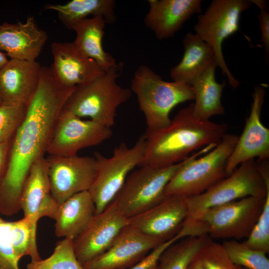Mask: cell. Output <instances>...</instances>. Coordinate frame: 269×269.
Instances as JSON below:
<instances>
[{
    "instance_id": "obj_10",
    "label": "cell",
    "mask_w": 269,
    "mask_h": 269,
    "mask_svg": "<svg viewBox=\"0 0 269 269\" xmlns=\"http://www.w3.org/2000/svg\"><path fill=\"white\" fill-rule=\"evenodd\" d=\"M265 198L249 196L211 208L199 222L211 239H247L259 219Z\"/></svg>"
},
{
    "instance_id": "obj_14",
    "label": "cell",
    "mask_w": 269,
    "mask_h": 269,
    "mask_svg": "<svg viewBox=\"0 0 269 269\" xmlns=\"http://www.w3.org/2000/svg\"><path fill=\"white\" fill-rule=\"evenodd\" d=\"M128 220L113 202L102 212L95 214L84 230L73 240L79 262L83 265L106 251L128 224Z\"/></svg>"
},
{
    "instance_id": "obj_38",
    "label": "cell",
    "mask_w": 269,
    "mask_h": 269,
    "mask_svg": "<svg viewBox=\"0 0 269 269\" xmlns=\"http://www.w3.org/2000/svg\"><path fill=\"white\" fill-rule=\"evenodd\" d=\"M187 269H204L197 256L190 263Z\"/></svg>"
},
{
    "instance_id": "obj_19",
    "label": "cell",
    "mask_w": 269,
    "mask_h": 269,
    "mask_svg": "<svg viewBox=\"0 0 269 269\" xmlns=\"http://www.w3.org/2000/svg\"><path fill=\"white\" fill-rule=\"evenodd\" d=\"M41 67L36 61L8 60L0 70L3 104L26 106L38 87Z\"/></svg>"
},
{
    "instance_id": "obj_9",
    "label": "cell",
    "mask_w": 269,
    "mask_h": 269,
    "mask_svg": "<svg viewBox=\"0 0 269 269\" xmlns=\"http://www.w3.org/2000/svg\"><path fill=\"white\" fill-rule=\"evenodd\" d=\"M181 162L162 167L140 166L130 173L112 202L128 219L155 206L166 196V186Z\"/></svg>"
},
{
    "instance_id": "obj_32",
    "label": "cell",
    "mask_w": 269,
    "mask_h": 269,
    "mask_svg": "<svg viewBox=\"0 0 269 269\" xmlns=\"http://www.w3.org/2000/svg\"><path fill=\"white\" fill-rule=\"evenodd\" d=\"M247 246L269 252V191L265 198L263 211L250 236L243 242Z\"/></svg>"
},
{
    "instance_id": "obj_4",
    "label": "cell",
    "mask_w": 269,
    "mask_h": 269,
    "mask_svg": "<svg viewBox=\"0 0 269 269\" xmlns=\"http://www.w3.org/2000/svg\"><path fill=\"white\" fill-rule=\"evenodd\" d=\"M238 139L226 134L216 145H208L182 161L165 189L167 195L200 194L228 176L226 166Z\"/></svg>"
},
{
    "instance_id": "obj_18",
    "label": "cell",
    "mask_w": 269,
    "mask_h": 269,
    "mask_svg": "<svg viewBox=\"0 0 269 269\" xmlns=\"http://www.w3.org/2000/svg\"><path fill=\"white\" fill-rule=\"evenodd\" d=\"M51 50L53 61L50 71L53 78L63 86L74 88L105 72L94 59L81 54L73 42H53Z\"/></svg>"
},
{
    "instance_id": "obj_8",
    "label": "cell",
    "mask_w": 269,
    "mask_h": 269,
    "mask_svg": "<svg viewBox=\"0 0 269 269\" xmlns=\"http://www.w3.org/2000/svg\"><path fill=\"white\" fill-rule=\"evenodd\" d=\"M251 3L247 0H213L204 13L199 14L194 27L195 34L212 48L217 66L234 89L240 86V83L227 66L222 52V43L239 30L241 14Z\"/></svg>"
},
{
    "instance_id": "obj_40",
    "label": "cell",
    "mask_w": 269,
    "mask_h": 269,
    "mask_svg": "<svg viewBox=\"0 0 269 269\" xmlns=\"http://www.w3.org/2000/svg\"><path fill=\"white\" fill-rule=\"evenodd\" d=\"M2 104H3L2 98L0 92V105H2Z\"/></svg>"
},
{
    "instance_id": "obj_30",
    "label": "cell",
    "mask_w": 269,
    "mask_h": 269,
    "mask_svg": "<svg viewBox=\"0 0 269 269\" xmlns=\"http://www.w3.org/2000/svg\"><path fill=\"white\" fill-rule=\"evenodd\" d=\"M231 261L247 269H269L267 253L251 248L239 241L231 239L222 244Z\"/></svg>"
},
{
    "instance_id": "obj_37",
    "label": "cell",
    "mask_w": 269,
    "mask_h": 269,
    "mask_svg": "<svg viewBox=\"0 0 269 269\" xmlns=\"http://www.w3.org/2000/svg\"><path fill=\"white\" fill-rule=\"evenodd\" d=\"M10 140L0 143V184L1 182L6 170V163L10 146Z\"/></svg>"
},
{
    "instance_id": "obj_27",
    "label": "cell",
    "mask_w": 269,
    "mask_h": 269,
    "mask_svg": "<svg viewBox=\"0 0 269 269\" xmlns=\"http://www.w3.org/2000/svg\"><path fill=\"white\" fill-rule=\"evenodd\" d=\"M210 239L207 234L190 236L172 243L162 253L154 269H187Z\"/></svg>"
},
{
    "instance_id": "obj_29",
    "label": "cell",
    "mask_w": 269,
    "mask_h": 269,
    "mask_svg": "<svg viewBox=\"0 0 269 269\" xmlns=\"http://www.w3.org/2000/svg\"><path fill=\"white\" fill-rule=\"evenodd\" d=\"M26 269H85L78 260L73 240L64 238L56 244L53 253L45 259L28 263Z\"/></svg>"
},
{
    "instance_id": "obj_28",
    "label": "cell",
    "mask_w": 269,
    "mask_h": 269,
    "mask_svg": "<svg viewBox=\"0 0 269 269\" xmlns=\"http://www.w3.org/2000/svg\"><path fill=\"white\" fill-rule=\"evenodd\" d=\"M8 224L12 245L18 258L20 260L29 256L31 262L40 260L36 243V228L29 220L24 217L19 220L8 221Z\"/></svg>"
},
{
    "instance_id": "obj_25",
    "label": "cell",
    "mask_w": 269,
    "mask_h": 269,
    "mask_svg": "<svg viewBox=\"0 0 269 269\" xmlns=\"http://www.w3.org/2000/svg\"><path fill=\"white\" fill-rule=\"evenodd\" d=\"M216 67L215 63L211 65L191 84L194 95L193 114L201 120H208L213 116L225 113L221 96L226 82L219 83L216 81Z\"/></svg>"
},
{
    "instance_id": "obj_13",
    "label": "cell",
    "mask_w": 269,
    "mask_h": 269,
    "mask_svg": "<svg viewBox=\"0 0 269 269\" xmlns=\"http://www.w3.org/2000/svg\"><path fill=\"white\" fill-rule=\"evenodd\" d=\"M265 94L264 86L254 87L250 115L227 161L228 176L245 161L256 157L259 160L269 158V129L263 125L261 120Z\"/></svg>"
},
{
    "instance_id": "obj_35",
    "label": "cell",
    "mask_w": 269,
    "mask_h": 269,
    "mask_svg": "<svg viewBox=\"0 0 269 269\" xmlns=\"http://www.w3.org/2000/svg\"><path fill=\"white\" fill-rule=\"evenodd\" d=\"M179 240V237L176 235L172 239L159 245L140 261L126 269H154L162 253L169 246Z\"/></svg>"
},
{
    "instance_id": "obj_5",
    "label": "cell",
    "mask_w": 269,
    "mask_h": 269,
    "mask_svg": "<svg viewBox=\"0 0 269 269\" xmlns=\"http://www.w3.org/2000/svg\"><path fill=\"white\" fill-rule=\"evenodd\" d=\"M131 90L137 97L147 125L146 131L154 132L168 126L169 114L177 105L193 100L192 86L181 82H167L147 65L139 66L131 81Z\"/></svg>"
},
{
    "instance_id": "obj_41",
    "label": "cell",
    "mask_w": 269,
    "mask_h": 269,
    "mask_svg": "<svg viewBox=\"0 0 269 269\" xmlns=\"http://www.w3.org/2000/svg\"><path fill=\"white\" fill-rule=\"evenodd\" d=\"M241 269H247L242 267Z\"/></svg>"
},
{
    "instance_id": "obj_16",
    "label": "cell",
    "mask_w": 269,
    "mask_h": 269,
    "mask_svg": "<svg viewBox=\"0 0 269 269\" xmlns=\"http://www.w3.org/2000/svg\"><path fill=\"white\" fill-rule=\"evenodd\" d=\"M187 213L185 197L167 195L160 203L128 219V222L144 235L164 242L180 230Z\"/></svg>"
},
{
    "instance_id": "obj_34",
    "label": "cell",
    "mask_w": 269,
    "mask_h": 269,
    "mask_svg": "<svg viewBox=\"0 0 269 269\" xmlns=\"http://www.w3.org/2000/svg\"><path fill=\"white\" fill-rule=\"evenodd\" d=\"M10 239L8 221L0 216V269H20Z\"/></svg>"
},
{
    "instance_id": "obj_17",
    "label": "cell",
    "mask_w": 269,
    "mask_h": 269,
    "mask_svg": "<svg viewBox=\"0 0 269 269\" xmlns=\"http://www.w3.org/2000/svg\"><path fill=\"white\" fill-rule=\"evenodd\" d=\"M59 205L51 194L48 162L43 157L36 161L29 171L21 192L20 209L24 217L37 228L41 217L54 219Z\"/></svg>"
},
{
    "instance_id": "obj_33",
    "label": "cell",
    "mask_w": 269,
    "mask_h": 269,
    "mask_svg": "<svg viewBox=\"0 0 269 269\" xmlns=\"http://www.w3.org/2000/svg\"><path fill=\"white\" fill-rule=\"evenodd\" d=\"M26 106L0 105V143L10 140L25 116Z\"/></svg>"
},
{
    "instance_id": "obj_7",
    "label": "cell",
    "mask_w": 269,
    "mask_h": 269,
    "mask_svg": "<svg viewBox=\"0 0 269 269\" xmlns=\"http://www.w3.org/2000/svg\"><path fill=\"white\" fill-rule=\"evenodd\" d=\"M145 146L146 140L142 135L131 147L122 142L115 147L110 157L94 153L96 172L88 191L95 204L96 214L112 202L131 171L139 165Z\"/></svg>"
},
{
    "instance_id": "obj_39",
    "label": "cell",
    "mask_w": 269,
    "mask_h": 269,
    "mask_svg": "<svg viewBox=\"0 0 269 269\" xmlns=\"http://www.w3.org/2000/svg\"><path fill=\"white\" fill-rule=\"evenodd\" d=\"M8 61L6 55L0 50V70Z\"/></svg>"
},
{
    "instance_id": "obj_15",
    "label": "cell",
    "mask_w": 269,
    "mask_h": 269,
    "mask_svg": "<svg viewBox=\"0 0 269 269\" xmlns=\"http://www.w3.org/2000/svg\"><path fill=\"white\" fill-rule=\"evenodd\" d=\"M162 243L128 224L106 251L82 265L85 269H126Z\"/></svg>"
},
{
    "instance_id": "obj_36",
    "label": "cell",
    "mask_w": 269,
    "mask_h": 269,
    "mask_svg": "<svg viewBox=\"0 0 269 269\" xmlns=\"http://www.w3.org/2000/svg\"><path fill=\"white\" fill-rule=\"evenodd\" d=\"M251 3L256 4L260 9L258 15L261 40L266 55L269 54V13L268 2L264 0H250Z\"/></svg>"
},
{
    "instance_id": "obj_23",
    "label": "cell",
    "mask_w": 269,
    "mask_h": 269,
    "mask_svg": "<svg viewBox=\"0 0 269 269\" xmlns=\"http://www.w3.org/2000/svg\"><path fill=\"white\" fill-rule=\"evenodd\" d=\"M183 44L182 58L171 68L170 76L173 81L191 85L211 65L216 64V58L212 48L195 33H187Z\"/></svg>"
},
{
    "instance_id": "obj_6",
    "label": "cell",
    "mask_w": 269,
    "mask_h": 269,
    "mask_svg": "<svg viewBox=\"0 0 269 269\" xmlns=\"http://www.w3.org/2000/svg\"><path fill=\"white\" fill-rule=\"evenodd\" d=\"M123 66L122 62L117 63L101 76L76 86L63 110L111 128L115 124L118 108L132 94L130 88L122 87L117 82Z\"/></svg>"
},
{
    "instance_id": "obj_42",
    "label": "cell",
    "mask_w": 269,
    "mask_h": 269,
    "mask_svg": "<svg viewBox=\"0 0 269 269\" xmlns=\"http://www.w3.org/2000/svg\"></svg>"
},
{
    "instance_id": "obj_20",
    "label": "cell",
    "mask_w": 269,
    "mask_h": 269,
    "mask_svg": "<svg viewBox=\"0 0 269 269\" xmlns=\"http://www.w3.org/2000/svg\"><path fill=\"white\" fill-rule=\"evenodd\" d=\"M47 39L46 32L31 16L24 22H4L0 26V50L10 59L36 61Z\"/></svg>"
},
{
    "instance_id": "obj_3",
    "label": "cell",
    "mask_w": 269,
    "mask_h": 269,
    "mask_svg": "<svg viewBox=\"0 0 269 269\" xmlns=\"http://www.w3.org/2000/svg\"><path fill=\"white\" fill-rule=\"evenodd\" d=\"M269 191V160L251 159L205 192L185 197L187 213L182 226L199 223L209 209L249 196L265 197Z\"/></svg>"
},
{
    "instance_id": "obj_26",
    "label": "cell",
    "mask_w": 269,
    "mask_h": 269,
    "mask_svg": "<svg viewBox=\"0 0 269 269\" xmlns=\"http://www.w3.org/2000/svg\"><path fill=\"white\" fill-rule=\"evenodd\" d=\"M115 6L114 0H72L64 4H48L44 9L56 11L61 23L71 29L75 23L91 15L103 16L106 23L114 22Z\"/></svg>"
},
{
    "instance_id": "obj_24",
    "label": "cell",
    "mask_w": 269,
    "mask_h": 269,
    "mask_svg": "<svg viewBox=\"0 0 269 269\" xmlns=\"http://www.w3.org/2000/svg\"><path fill=\"white\" fill-rule=\"evenodd\" d=\"M106 23L103 16L97 15L78 21L71 29L76 34L73 43L77 50L85 57L94 59L105 72L117 64L115 58L103 47Z\"/></svg>"
},
{
    "instance_id": "obj_1",
    "label": "cell",
    "mask_w": 269,
    "mask_h": 269,
    "mask_svg": "<svg viewBox=\"0 0 269 269\" xmlns=\"http://www.w3.org/2000/svg\"><path fill=\"white\" fill-rule=\"evenodd\" d=\"M76 87L59 84L42 66L38 87L10 142L8 160L0 184V213L12 216L20 210V198L31 166L44 157L56 121Z\"/></svg>"
},
{
    "instance_id": "obj_22",
    "label": "cell",
    "mask_w": 269,
    "mask_h": 269,
    "mask_svg": "<svg viewBox=\"0 0 269 269\" xmlns=\"http://www.w3.org/2000/svg\"><path fill=\"white\" fill-rule=\"evenodd\" d=\"M96 214L94 202L88 191L77 193L59 205L53 220L58 237L77 238Z\"/></svg>"
},
{
    "instance_id": "obj_12",
    "label": "cell",
    "mask_w": 269,
    "mask_h": 269,
    "mask_svg": "<svg viewBox=\"0 0 269 269\" xmlns=\"http://www.w3.org/2000/svg\"><path fill=\"white\" fill-rule=\"evenodd\" d=\"M46 158L51 194L59 204L89 190L96 172L94 156L50 155Z\"/></svg>"
},
{
    "instance_id": "obj_11",
    "label": "cell",
    "mask_w": 269,
    "mask_h": 269,
    "mask_svg": "<svg viewBox=\"0 0 269 269\" xmlns=\"http://www.w3.org/2000/svg\"><path fill=\"white\" fill-rule=\"evenodd\" d=\"M112 134L111 128L83 120L62 109L53 128L47 152L54 156L77 155L80 149L98 145Z\"/></svg>"
},
{
    "instance_id": "obj_31",
    "label": "cell",
    "mask_w": 269,
    "mask_h": 269,
    "mask_svg": "<svg viewBox=\"0 0 269 269\" xmlns=\"http://www.w3.org/2000/svg\"><path fill=\"white\" fill-rule=\"evenodd\" d=\"M204 269H241L229 258L222 244L210 239L197 255Z\"/></svg>"
},
{
    "instance_id": "obj_21",
    "label": "cell",
    "mask_w": 269,
    "mask_h": 269,
    "mask_svg": "<svg viewBox=\"0 0 269 269\" xmlns=\"http://www.w3.org/2000/svg\"><path fill=\"white\" fill-rule=\"evenodd\" d=\"M200 0H148L149 10L144 18L145 26L157 38L173 37L194 14L201 13Z\"/></svg>"
},
{
    "instance_id": "obj_2",
    "label": "cell",
    "mask_w": 269,
    "mask_h": 269,
    "mask_svg": "<svg viewBox=\"0 0 269 269\" xmlns=\"http://www.w3.org/2000/svg\"><path fill=\"white\" fill-rule=\"evenodd\" d=\"M226 124L196 118L193 103L180 109L166 127L143 135L146 146L139 166L162 167L179 163L202 147L216 145L227 134Z\"/></svg>"
}]
</instances>
